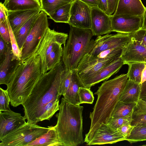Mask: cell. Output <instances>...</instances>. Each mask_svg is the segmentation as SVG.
I'll list each match as a JSON object with an SVG mask.
<instances>
[{
  "instance_id": "obj_16",
  "label": "cell",
  "mask_w": 146,
  "mask_h": 146,
  "mask_svg": "<svg viewBox=\"0 0 146 146\" xmlns=\"http://www.w3.org/2000/svg\"><path fill=\"white\" fill-rule=\"evenodd\" d=\"M121 58L124 64L131 62L146 63V48L131 38L123 47Z\"/></svg>"
},
{
  "instance_id": "obj_51",
  "label": "cell",
  "mask_w": 146,
  "mask_h": 146,
  "mask_svg": "<svg viewBox=\"0 0 146 146\" xmlns=\"http://www.w3.org/2000/svg\"><path fill=\"white\" fill-rule=\"evenodd\" d=\"M141 28L146 29V9L143 16V22Z\"/></svg>"
},
{
  "instance_id": "obj_42",
  "label": "cell",
  "mask_w": 146,
  "mask_h": 146,
  "mask_svg": "<svg viewBox=\"0 0 146 146\" xmlns=\"http://www.w3.org/2000/svg\"><path fill=\"white\" fill-rule=\"evenodd\" d=\"M146 113V97L140 98L135 106L133 114Z\"/></svg>"
},
{
  "instance_id": "obj_52",
  "label": "cell",
  "mask_w": 146,
  "mask_h": 146,
  "mask_svg": "<svg viewBox=\"0 0 146 146\" xmlns=\"http://www.w3.org/2000/svg\"><path fill=\"white\" fill-rule=\"evenodd\" d=\"M144 97H146V96H144Z\"/></svg>"
},
{
  "instance_id": "obj_20",
  "label": "cell",
  "mask_w": 146,
  "mask_h": 146,
  "mask_svg": "<svg viewBox=\"0 0 146 146\" xmlns=\"http://www.w3.org/2000/svg\"><path fill=\"white\" fill-rule=\"evenodd\" d=\"M85 87L78 76L76 70L72 71V78L69 86L63 96L64 98L70 103L75 105L81 104L78 91L80 87Z\"/></svg>"
},
{
  "instance_id": "obj_50",
  "label": "cell",
  "mask_w": 146,
  "mask_h": 146,
  "mask_svg": "<svg viewBox=\"0 0 146 146\" xmlns=\"http://www.w3.org/2000/svg\"><path fill=\"white\" fill-rule=\"evenodd\" d=\"M146 81V64L141 74V84Z\"/></svg>"
},
{
  "instance_id": "obj_30",
  "label": "cell",
  "mask_w": 146,
  "mask_h": 146,
  "mask_svg": "<svg viewBox=\"0 0 146 146\" xmlns=\"http://www.w3.org/2000/svg\"><path fill=\"white\" fill-rule=\"evenodd\" d=\"M145 64L142 62L128 63L127 64L128 65L129 68L127 74L128 79L137 83H141V74Z\"/></svg>"
},
{
  "instance_id": "obj_29",
  "label": "cell",
  "mask_w": 146,
  "mask_h": 146,
  "mask_svg": "<svg viewBox=\"0 0 146 146\" xmlns=\"http://www.w3.org/2000/svg\"><path fill=\"white\" fill-rule=\"evenodd\" d=\"M42 11L49 16L57 9L74 0H40Z\"/></svg>"
},
{
  "instance_id": "obj_17",
  "label": "cell",
  "mask_w": 146,
  "mask_h": 146,
  "mask_svg": "<svg viewBox=\"0 0 146 146\" xmlns=\"http://www.w3.org/2000/svg\"><path fill=\"white\" fill-rule=\"evenodd\" d=\"M124 64L121 57L106 66L91 78L82 81L85 88L90 89L91 87L100 82L107 80L117 73Z\"/></svg>"
},
{
  "instance_id": "obj_43",
  "label": "cell",
  "mask_w": 146,
  "mask_h": 146,
  "mask_svg": "<svg viewBox=\"0 0 146 146\" xmlns=\"http://www.w3.org/2000/svg\"><path fill=\"white\" fill-rule=\"evenodd\" d=\"M11 45L10 43L5 42L0 36V63L1 62L5 59Z\"/></svg>"
},
{
  "instance_id": "obj_6",
  "label": "cell",
  "mask_w": 146,
  "mask_h": 146,
  "mask_svg": "<svg viewBox=\"0 0 146 146\" xmlns=\"http://www.w3.org/2000/svg\"><path fill=\"white\" fill-rule=\"evenodd\" d=\"M51 127H42L27 122L0 141V146H26L46 132Z\"/></svg>"
},
{
  "instance_id": "obj_35",
  "label": "cell",
  "mask_w": 146,
  "mask_h": 146,
  "mask_svg": "<svg viewBox=\"0 0 146 146\" xmlns=\"http://www.w3.org/2000/svg\"><path fill=\"white\" fill-rule=\"evenodd\" d=\"M78 93L80 104H93L94 100V97L93 92L90 89L85 87H80Z\"/></svg>"
},
{
  "instance_id": "obj_7",
  "label": "cell",
  "mask_w": 146,
  "mask_h": 146,
  "mask_svg": "<svg viewBox=\"0 0 146 146\" xmlns=\"http://www.w3.org/2000/svg\"><path fill=\"white\" fill-rule=\"evenodd\" d=\"M47 15L43 11L38 15L26 39L21 51V60H25L34 54L49 28Z\"/></svg>"
},
{
  "instance_id": "obj_4",
  "label": "cell",
  "mask_w": 146,
  "mask_h": 146,
  "mask_svg": "<svg viewBox=\"0 0 146 146\" xmlns=\"http://www.w3.org/2000/svg\"><path fill=\"white\" fill-rule=\"evenodd\" d=\"M83 108L82 106L73 104L62 98L59 112L55 115L57 122L54 126L62 146H78L84 142L82 135Z\"/></svg>"
},
{
  "instance_id": "obj_27",
  "label": "cell",
  "mask_w": 146,
  "mask_h": 146,
  "mask_svg": "<svg viewBox=\"0 0 146 146\" xmlns=\"http://www.w3.org/2000/svg\"><path fill=\"white\" fill-rule=\"evenodd\" d=\"M72 2L60 7L49 16V18L56 23H68Z\"/></svg>"
},
{
  "instance_id": "obj_22",
  "label": "cell",
  "mask_w": 146,
  "mask_h": 146,
  "mask_svg": "<svg viewBox=\"0 0 146 146\" xmlns=\"http://www.w3.org/2000/svg\"><path fill=\"white\" fill-rule=\"evenodd\" d=\"M3 4L8 11L42 9L40 0H4Z\"/></svg>"
},
{
  "instance_id": "obj_48",
  "label": "cell",
  "mask_w": 146,
  "mask_h": 146,
  "mask_svg": "<svg viewBox=\"0 0 146 146\" xmlns=\"http://www.w3.org/2000/svg\"><path fill=\"white\" fill-rule=\"evenodd\" d=\"M98 7L103 11L106 13L108 10V3L107 0H100V2L98 5Z\"/></svg>"
},
{
  "instance_id": "obj_46",
  "label": "cell",
  "mask_w": 146,
  "mask_h": 146,
  "mask_svg": "<svg viewBox=\"0 0 146 146\" xmlns=\"http://www.w3.org/2000/svg\"><path fill=\"white\" fill-rule=\"evenodd\" d=\"M0 22H2L7 19V13L6 10L4 7L3 3L1 2L0 3Z\"/></svg>"
},
{
  "instance_id": "obj_19",
  "label": "cell",
  "mask_w": 146,
  "mask_h": 146,
  "mask_svg": "<svg viewBox=\"0 0 146 146\" xmlns=\"http://www.w3.org/2000/svg\"><path fill=\"white\" fill-rule=\"evenodd\" d=\"M42 11V9L13 11L6 10L7 19L13 33L18 31L31 17Z\"/></svg>"
},
{
  "instance_id": "obj_11",
  "label": "cell",
  "mask_w": 146,
  "mask_h": 146,
  "mask_svg": "<svg viewBox=\"0 0 146 146\" xmlns=\"http://www.w3.org/2000/svg\"><path fill=\"white\" fill-rule=\"evenodd\" d=\"M143 17L128 15H111L112 31L131 34L141 29L142 26Z\"/></svg>"
},
{
  "instance_id": "obj_13",
  "label": "cell",
  "mask_w": 146,
  "mask_h": 146,
  "mask_svg": "<svg viewBox=\"0 0 146 146\" xmlns=\"http://www.w3.org/2000/svg\"><path fill=\"white\" fill-rule=\"evenodd\" d=\"M91 27L93 36H99L112 32L111 15L107 14L98 7H91Z\"/></svg>"
},
{
  "instance_id": "obj_47",
  "label": "cell",
  "mask_w": 146,
  "mask_h": 146,
  "mask_svg": "<svg viewBox=\"0 0 146 146\" xmlns=\"http://www.w3.org/2000/svg\"><path fill=\"white\" fill-rule=\"evenodd\" d=\"M91 7H98L100 0H80Z\"/></svg>"
},
{
  "instance_id": "obj_37",
  "label": "cell",
  "mask_w": 146,
  "mask_h": 146,
  "mask_svg": "<svg viewBox=\"0 0 146 146\" xmlns=\"http://www.w3.org/2000/svg\"><path fill=\"white\" fill-rule=\"evenodd\" d=\"M10 99L8 90L0 88V111H4L10 110L9 103Z\"/></svg>"
},
{
  "instance_id": "obj_36",
  "label": "cell",
  "mask_w": 146,
  "mask_h": 146,
  "mask_svg": "<svg viewBox=\"0 0 146 146\" xmlns=\"http://www.w3.org/2000/svg\"><path fill=\"white\" fill-rule=\"evenodd\" d=\"M72 71L65 69L62 75L59 88V94L63 96L67 91L71 82Z\"/></svg>"
},
{
  "instance_id": "obj_21",
  "label": "cell",
  "mask_w": 146,
  "mask_h": 146,
  "mask_svg": "<svg viewBox=\"0 0 146 146\" xmlns=\"http://www.w3.org/2000/svg\"><path fill=\"white\" fill-rule=\"evenodd\" d=\"M141 84L128 79L119 101L125 103H137L140 99Z\"/></svg>"
},
{
  "instance_id": "obj_10",
  "label": "cell",
  "mask_w": 146,
  "mask_h": 146,
  "mask_svg": "<svg viewBox=\"0 0 146 146\" xmlns=\"http://www.w3.org/2000/svg\"><path fill=\"white\" fill-rule=\"evenodd\" d=\"M91 7L80 0H74L71 6L70 25L78 28L91 29Z\"/></svg>"
},
{
  "instance_id": "obj_44",
  "label": "cell",
  "mask_w": 146,
  "mask_h": 146,
  "mask_svg": "<svg viewBox=\"0 0 146 146\" xmlns=\"http://www.w3.org/2000/svg\"><path fill=\"white\" fill-rule=\"evenodd\" d=\"M133 127V126L131 125L130 123H127L123 125L118 128L117 130L126 139L129 135Z\"/></svg>"
},
{
  "instance_id": "obj_9",
  "label": "cell",
  "mask_w": 146,
  "mask_h": 146,
  "mask_svg": "<svg viewBox=\"0 0 146 146\" xmlns=\"http://www.w3.org/2000/svg\"><path fill=\"white\" fill-rule=\"evenodd\" d=\"M132 33H119L114 34H107L98 36L95 40V46L88 55L90 57L95 56L101 52L108 49L123 47L130 40Z\"/></svg>"
},
{
  "instance_id": "obj_8",
  "label": "cell",
  "mask_w": 146,
  "mask_h": 146,
  "mask_svg": "<svg viewBox=\"0 0 146 146\" xmlns=\"http://www.w3.org/2000/svg\"><path fill=\"white\" fill-rule=\"evenodd\" d=\"M68 37L67 33L56 31L49 27L48 28L35 52L40 57L41 69L42 74L47 72V63L49 54L58 43L65 46Z\"/></svg>"
},
{
  "instance_id": "obj_32",
  "label": "cell",
  "mask_w": 146,
  "mask_h": 146,
  "mask_svg": "<svg viewBox=\"0 0 146 146\" xmlns=\"http://www.w3.org/2000/svg\"><path fill=\"white\" fill-rule=\"evenodd\" d=\"M125 140L131 143L146 140V125L134 126Z\"/></svg>"
},
{
  "instance_id": "obj_18",
  "label": "cell",
  "mask_w": 146,
  "mask_h": 146,
  "mask_svg": "<svg viewBox=\"0 0 146 146\" xmlns=\"http://www.w3.org/2000/svg\"><path fill=\"white\" fill-rule=\"evenodd\" d=\"M146 9L141 0H119L112 15L143 17Z\"/></svg>"
},
{
  "instance_id": "obj_24",
  "label": "cell",
  "mask_w": 146,
  "mask_h": 146,
  "mask_svg": "<svg viewBox=\"0 0 146 146\" xmlns=\"http://www.w3.org/2000/svg\"><path fill=\"white\" fill-rule=\"evenodd\" d=\"M12 53L11 45L9 47L6 56L0 65V84L7 85L8 79L15 64L13 65Z\"/></svg>"
},
{
  "instance_id": "obj_25",
  "label": "cell",
  "mask_w": 146,
  "mask_h": 146,
  "mask_svg": "<svg viewBox=\"0 0 146 146\" xmlns=\"http://www.w3.org/2000/svg\"><path fill=\"white\" fill-rule=\"evenodd\" d=\"M39 14L34 15L18 31L13 33L21 52L26 39L31 31Z\"/></svg>"
},
{
  "instance_id": "obj_45",
  "label": "cell",
  "mask_w": 146,
  "mask_h": 146,
  "mask_svg": "<svg viewBox=\"0 0 146 146\" xmlns=\"http://www.w3.org/2000/svg\"><path fill=\"white\" fill-rule=\"evenodd\" d=\"M108 10L106 13L111 15L115 11L119 0H107Z\"/></svg>"
},
{
  "instance_id": "obj_34",
  "label": "cell",
  "mask_w": 146,
  "mask_h": 146,
  "mask_svg": "<svg viewBox=\"0 0 146 146\" xmlns=\"http://www.w3.org/2000/svg\"><path fill=\"white\" fill-rule=\"evenodd\" d=\"M7 21L10 35L12 53V61L21 60V52L20 50L16 41L15 35L10 26L9 22Z\"/></svg>"
},
{
  "instance_id": "obj_49",
  "label": "cell",
  "mask_w": 146,
  "mask_h": 146,
  "mask_svg": "<svg viewBox=\"0 0 146 146\" xmlns=\"http://www.w3.org/2000/svg\"><path fill=\"white\" fill-rule=\"evenodd\" d=\"M146 96V81L141 84L140 97Z\"/></svg>"
},
{
  "instance_id": "obj_33",
  "label": "cell",
  "mask_w": 146,
  "mask_h": 146,
  "mask_svg": "<svg viewBox=\"0 0 146 146\" xmlns=\"http://www.w3.org/2000/svg\"><path fill=\"white\" fill-rule=\"evenodd\" d=\"M60 98L52 100L44 107L40 121L47 120H49L55 113L59 110Z\"/></svg>"
},
{
  "instance_id": "obj_31",
  "label": "cell",
  "mask_w": 146,
  "mask_h": 146,
  "mask_svg": "<svg viewBox=\"0 0 146 146\" xmlns=\"http://www.w3.org/2000/svg\"><path fill=\"white\" fill-rule=\"evenodd\" d=\"M62 45L61 44L58 43L49 54L47 63V72L61 61L63 51Z\"/></svg>"
},
{
  "instance_id": "obj_39",
  "label": "cell",
  "mask_w": 146,
  "mask_h": 146,
  "mask_svg": "<svg viewBox=\"0 0 146 146\" xmlns=\"http://www.w3.org/2000/svg\"><path fill=\"white\" fill-rule=\"evenodd\" d=\"M131 38L146 48V29L141 28L132 33Z\"/></svg>"
},
{
  "instance_id": "obj_40",
  "label": "cell",
  "mask_w": 146,
  "mask_h": 146,
  "mask_svg": "<svg viewBox=\"0 0 146 146\" xmlns=\"http://www.w3.org/2000/svg\"><path fill=\"white\" fill-rule=\"evenodd\" d=\"M0 36L5 42L11 43L7 19L5 21L0 22Z\"/></svg>"
},
{
  "instance_id": "obj_3",
  "label": "cell",
  "mask_w": 146,
  "mask_h": 146,
  "mask_svg": "<svg viewBox=\"0 0 146 146\" xmlns=\"http://www.w3.org/2000/svg\"><path fill=\"white\" fill-rule=\"evenodd\" d=\"M128 79L127 74L104 81L94 94L98 96L93 111L90 113L91 125L84 142L87 144L102 124H107Z\"/></svg>"
},
{
  "instance_id": "obj_1",
  "label": "cell",
  "mask_w": 146,
  "mask_h": 146,
  "mask_svg": "<svg viewBox=\"0 0 146 146\" xmlns=\"http://www.w3.org/2000/svg\"><path fill=\"white\" fill-rule=\"evenodd\" d=\"M61 61L46 73L42 74L29 97L22 105L27 122L36 124L40 122L45 106L52 100L60 98L59 88L65 70Z\"/></svg>"
},
{
  "instance_id": "obj_26",
  "label": "cell",
  "mask_w": 146,
  "mask_h": 146,
  "mask_svg": "<svg viewBox=\"0 0 146 146\" xmlns=\"http://www.w3.org/2000/svg\"><path fill=\"white\" fill-rule=\"evenodd\" d=\"M137 103H125L119 101L112 111L110 117L117 118L132 116Z\"/></svg>"
},
{
  "instance_id": "obj_12",
  "label": "cell",
  "mask_w": 146,
  "mask_h": 146,
  "mask_svg": "<svg viewBox=\"0 0 146 146\" xmlns=\"http://www.w3.org/2000/svg\"><path fill=\"white\" fill-rule=\"evenodd\" d=\"M125 138L109 124H102L94 132L87 145L112 144L125 140Z\"/></svg>"
},
{
  "instance_id": "obj_28",
  "label": "cell",
  "mask_w": 146,
  "mask_h": 146,
  "mask_svg": "<svg viewBox=\"0 0 146 146\" xmlns=\"http://www.w3.org/2000/svg\"><path fill=\"white\" fill-rule=\"evenodd\" d=\"M123 47L109 49L103 51L94 57H90L88 53L82 57L84 59L90 61H100L115 57H120Z\"/></svg>"
},
{
  "instance_id": "obj_2",
  "label": "cell",
  "mask_w": 146,
  "mask_h": 146,
  "mask_svg": "<svg viewBox=\"0 0 146 146\" xmlns=\"http://www.w3.org/2000/svg\"><path fill=\"white\" fill-rule=\"evenodd\" d=\"M42 74L40 57L36 53L25 60H17L7 85L11 105L13 107L22 105Z\"/></svg>"
},
{
  "instance_id": "obj_5",
  "label": "cell",
  "mask_w": 146,
  "mask_h": 146,
  "mask_svg": "<svg viewBox=\"0 0 146 146\" xmlns=\"http://www.w3.org/2000/svg\"><path fill=\"white\" fill-rule=\"evenodd\" d=\"M90 29H82L70 25L68 40L63 48L62 60L65 69L71 71L76 70L83 56L89 53L96 41Z\"/></svg>"
},
{
  "instance_id": "obj_23",
  "label": "cell",
  "mask_w": 146,
  "mask_h": 146,
  "mask_svg": "<svg viewBox=\"0 0 146 146\" xmlns=\"http://www.w3.org/2000/svg\"><path fill=\"white\" fill-rule=\"evenodd\" d=\"M62 146L60 142L57 133L54 126L43 135L37 138L26 146Z\"/></svg>"
},
{
  "instance_id": "obj_38",
  "label": "cell",
  "mask_w": 146,
  "mask_h": 146,
  "mask_svg": "<svg viewBox=\"0 0 146 146\" xmlns=\"http://www.w3.org/2000/svg\"><path fill=\"white\" fill-rule=\"evenodd\" d=\"M131 116L113 118L110 117L108 121L107 124H109L115 130L121 127L123 125L127 123H130L132 120Z\"/></svg>"
},
{
  "instance_id": "obj_41",
  "label": "cell",
  "mask_w": 146,
  "mask_h": 146,
  "mask_svg": "<svg viewBox=\"0 0 146 146\" xmlns=\"http://www.w3.org/2000/svg\"><path fill=\"white\" fill-rule=\"evenodd\" d=\"M131 124L133 126L146 125V113L133 114Z\"/></svg>"
},
{
  "instance_id": "obj_14",
  "label": "cell",
  "mask_w": 146,
  "mask_h": 146,
  "mask_svg": "<svg viewBox=\"0 0 146 146\" xmlns=\"http://www.w3.org/2000/svg\"><path fill=\"white\" fill-rule=\"evenodd\" d=\"M120 57L96 61L88 60L82 58L79 62L76 69L78 74L82 81L89 79Z\"/></svg>"
},
{
  "instance_id": "obj_15",
  "label": "cell",
  "mask_w": 146,
  "mask_h": 146,
  "mask_svg": "<svg viewBox=\"0 0 146 146\" xmlns=\"http://www.w3.org/2000/svg\"><path fill=\"white\" fill-rule=\"evenodd\" d=\"M25 117L11 110L0 111V140L12 131L25 124Z\"/></svg>"
}]
</instances>
